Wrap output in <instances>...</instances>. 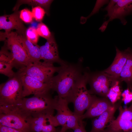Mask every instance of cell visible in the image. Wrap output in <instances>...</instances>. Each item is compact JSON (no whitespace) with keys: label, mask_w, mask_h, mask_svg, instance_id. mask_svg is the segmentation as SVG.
<instances>
[{"label":"cell","mask_w":132,"mask_h":132,"mask_svg":"<svg viewBox=\"0 0 132 132\" xmlns=\"http://www.w3.org/2000/svg\"><path fill=\"white\" fill-rule=\"evenodd\" d=\"M83 120H81L79 122V126L74 130V132H87L86 131Z\"/></svg>","instance_id":"31"},{"label":"cell","mask_w":132,"mask_h":132,"mask_svg":"<svg viewBox=\"0 0 132 132\" xmlns=\"http://www.w3.org/2000/svg\"><path fill=\"white\" fill-rule=\"evenodd\" d=\"M122 101L120 100L111 107L93 120L92 128L89 132H101L103 131L108 123L114 119V115Z\"/></svg>","instance_id":"15"},{"label":"cell","mask_w":132,"mask_h":132,"mask_svg":"<svg viewBox=\"0 0 132 132\" xmlns=\"http://www.w3.org/2000/svg\"><path fill=\"white\" fill-rule=\"evenodd\" d=\"M131 129L132 130V127Z\"/></svg>","instance_id":"35"},{"label":"cell","mask_w":132,"mask_h":132,"mask_svg":"<svg viewBox=\"0 0 132 132\" xmlns=\"http://www.w3.org/2000/svg\"><path fill=\"white\" fill-rule=\"evenodd\" d=\"M113 104L107 97H98L93 95L92 102L85 113L80 117L81 119L96 117L112 107Z\"/></svg>","instance_id":"14"},{"label":"cell","mask_w":132,"mask_h":132,"mask_svg":"<svg viewBox=\"0 0 132 132\" xmlns=\"http://www.w3.org/2000/svg\"><path fill=\"white\" fill-rule=\"evenodd\" d=\"M26 35L27 39L35 45L37 44L39 35L36 29L34 27H30L26 30Z\"/></svg>","instance_id":"23"},{"label":"cell","mask_w":132,"mask_h":132,"mask_svg":"<svg viewBox=\"0 0 132 132\" xmlns=\"http://www.w3.org/2000/svg\"><path fill=\"white\" fill-rule=\"evenodd\" d=\"M55 109L57 114L48 116L47 121L54 127L62 126L60 131L65 132L68 129L75 130L79 126L80 117L71 111L68 107V103L65 99L55 96Z\"/></svg>","instance_id":"4"},{"label":"cell","mask_w":132,"mask_h":132,"mask_svg":"<svg viewBox=\"0 0 132 132\" xmlns=\"http://www.w3.org/2000/svg\"><path fill=\"white\" fill-rule=\"evenodd\" d=\"M0 124L23 132H31L29 120L14 111L0 113Z\"/></svg>","instance_id":"10"},{"label":"cell","mask_w":132,"mask_h":132,"mask_svg":"<svg viewBox=\"0 0 132 132\" xmlns=\"http://www.w3.org/2000/svg\"><path fill=\"white\" fill-rule=\"evenodd\" d=\"M61 132V131H60V132Z\"/></svg>","instance_id":"34"},{"label":"cell","mask_w":132,"mask_h":132,"mask_svg":"<svg viewBox=\"0 0 132 132\" xmlns=\"http://www.w3.org/2000/svg\"></svg>","instance_id":"36"},{"label":"cell","mask_w":132,"mask_h":132,"mask_svg":"<svg viewBox=\"0 0 132 132\" xmlns=\"http://www.w3.org/2000/svg\"><path fill=\"white\" fill-rule=\"evenodd\" d=\"M5 31L2 33L6 34L15 29L18 34L26 35V29L17 11L10 15H5L0 17V29Z\"/></svg>","instance_id":"12"},{"label":"cell","mask_w":132,"mask_h":132,"mask_svg":"<svg viewBox=\"0 0 132 132\" xmlns=\"http://www.w3.org/2000/svg\"><path fill=\"white\" fill-rule=\"evenodd\" d=\"M14 67L15 65L11 53L4 44L0 51V73L9 78L12 77L16 74L12 69Z\"/></svg>","instance_id":"17"},{"label":"cell","mask_w":132,"mask_h":132,"mask_svg":"<svg viewBox=\"0 0 132 132\" xmlns=\"http://www.w3.org/2000/svg\"><path fill=\"white\" fill-rule=\"evenodd\" d=\"M119 81L120 82H125L128 88L132 90V49L131 48L126 62L121 72Z\"/></svg>","instance_id":"19"},{"label":"cell","mask_w":132,"mask_h":132,"mask_svg":"<svg viewBox=\"0 0 132 132\" xmlns=\"http://www.w3.org/2000/svg\"><path fill=\"white\" fill-rule=\"evenodd\" d=\"M17 34L16 32L12 31L6 34L0 32V41H5L4 44L11 53L15 67L19 69L27 67L33 63L17 39Z\"/></svg>","instance_id":"6"},{"label":"cell","mask_w":132,"mask_h":132,"mask_svg":"<svg viewBox=\"0 0 132 132\" xmlns=\"http://www.w3.org/2000/svg\"><path fill=\"white\" fill-rule=\"evenodd\" d=\"M126 132H132V130L131 129L128 131Z\"/></svg>","instance_id":"33"},{"label":"cell","mask_w":132,"mask_h":132,"mask_svg":"<svg viewBox=\"0 0 132 132\" xmlns=\"http://www.w3.org/2000/svg\"><path fill=\"white\" fill-rule=\"evenodd\" d=\"M16 73L21 80L23 87L22 96L49 92L51 85L43 83L26 74L18 71Z\"/></svg>","instance_id":"9"},{"label":"cell","mask_w":132,"mask_h":132,"mask_svg":"<svg viewBox=\"0 0 132 132\" xmlns=\"http://www.w3.org/2000/svg\"><path fill=\"white\" fill-rule=\"evenodd\" d=\"M53 0H17L12 10L17 11L20 6L22 4H27L35 7L40 6L44 9L46 13L49 14L50 5Z\"/></svg>","instance_id":"20"},{"label":"cell","mask_w":132,"mask_h":132,"mask_svg":"<svg viewBox=\"0 0 132 132\" xmlns=\"http://www.w3.org/2000/svg\"><path fill=\"white\" fill-rule=\"evenodd\" d=\"M122 98L121 100L127 104L132 101V90H130L129 88L125 90L121 94Z\"/></svg>","instance_id":"28"},{"label":"cell","mask_w":132,"mask_h":132,"mask_svg":"<svg viewBox=\"0 0 132 132\" xmlns=\"http://www.w3.org/2000/svg\"><path fill=\"white\" fill-rule=\"evenodd\" d=\"M0 132H23L21 131L0 124Z\"/></svg>","instance_id":"30"},{"label":"cell","mask_w":132,"mask_h":132,"mask_svg":"<svg viewBox=\"0 0 132 132\" xmlns=\"http://www.w3.org/2000/svg\"><path fill=\"white\" fill-rule=\"evenodd\" d=\"M36 29L39 35L47 40L52 35L47 26L42 22L38 24Z\"/></svg>","instance_id":"24"},{"label":"cell","mask_w":132,"mask_h":132,"mask_svg":"<svg viewBox=\"0 0 132 132\" xmlns=\"http://www.w3.org/2000/svg\"><path fill=\"white\" fill-rule=\"evenodd\" d=\"M89 72L85 71L81 78L75 85L65 99L74 105L75 114L80 117L87 110L92 100L93 95L87 88Z\"/></svg>","instance_id":"5"},{"label":"cell","mask_w":132,"mask_h":132,"mask_svg":"<svg viewBox=\"0 0 132 132\" xmlns=\"http://www.w3.org/2000/svg\"><path fill=\"white\" fill-rule=\"evenodd\" d=\"M118 0H111L109 1L107 5L105 8L102 9L103 11H106L107 12V14L105 16L106 18L108 17L109 18L111 16L113 9L116 4Z\"/></svg>","instance_id":"27"},{"label":"cell","mask_w":132,"mask_h":132,"mask_svg":"<svg viewBox=\"0 0 132 132\" xmlns=\"http://www.w3.org/2000/svg\"><path fill=\"white\" fill-rule=\"evenodd\" d=\"M41 60L53 63H57L61 66L66 65L67 62L62 60L59 55L57 46L53 35L44 45L40 46Z\"/></svg>","instance_id":"13"},{"label":"cell","mask_w":132,"mask_h":132,"mask_svg":"<svg viewBox=\"0 0 132 132\" xmlns=\"http://www.w3.org/2000/svg\"><path fill=\"white\" fill-rule=\"evenodd\" d=\"M48 116L43 115L30 119L31 132H41L47 121Z\"/></svg>","instance_id":"21"},{"label":"cell","mask_w":132,"mask_h":132,"mask_svg":"<svg viewBox=\"0 0 132 132\" xmlns=\"http://www.w3.org/2000/svg\"><path fill=\"white\" fill-rule=\"evenodd\" d=\"M116 54L111 65L103 71L118 80L122 69L125 65L131 48H128L124 51L120 50L116 47Z\"/></svg>","instance_id":"16"},{"label":"cell","mask_w":132,"mask_h":132,"mask_svg":"<svg viewBox=\"0 0 132 132\" xmlns=\"http://www.w3.org/2000/svg\"><path fill=\"white\" fill-rule=\"evenodd\" d=\"M119 83L118 82L110 88L107 96V97L113 104L120 99L121 92L118 86Z\"/></svg>","instance_id":"22"},{"label":"cell","mask_w":132,"mask_h":132,"mask_svg":"<svg viewBox=\"0 0 132 132\" xmlns=\"http://www.w3.org/2000/svg\"><path fill=\"white\" fill-rule=\"evenodd\" d=\"M20 17L21 20L26 23L32 22L33 17L32 12L27 9H24L21 11Z\"/></svg>","instance_id":"26"},{"label":"cell","mask_w":132,"mask_h":132,"mask_svg":"<svg viewBox=\"0 0 132 132\" xmlns=\"http://www.w3.org/2000/svg\"><path fill=\"white\" fill-rule=\"evenodd\" d=\"M32 12L33 18L38 22H41L43 20L46 13L44 9L40 6L33 7Z\"/></svg>","instance_id":"25"},{"label":"cell","mask_w":132,"mask_h":132,"mask_svg":"<svg viewBox=\"0 0 132 132\" xmlns=\"http://www.w3.org/2000/svg\"><path fill=\"white\" fill-rule=\"evenodd\" d=\"M41 132H57L55 127L52 124L49 123L46 124L44 126Z\"/></svg>","instance_id":"29"},{"label":"cell","mask_w":132,"mask_h":132,"mask_svg":"<svg viewBox=\"0 0 132 132\" xmlns=\"http://www.w3.org/2000/svg\"><path fill=\"white\" fill-rule=\"evenodd\" d=\"M55 100L49 92L38 94L29 98H23L14 111L28 120L43 115H53Z\"/></svg>","instance_id":"1"},{"label":"cell","mask_w":132,"mask_h":132,"mask_svg":"<svg viewBox=\"0 0 132 132\" xmlns=\"http://www.w3.org/2000/svg\"><path fill=\"white\" fill-rule=\"evenodd\" d=\"M61 66H55L53 63L44 61L32 63L18 70V71L33 77L41 82L50 84L54 74L58 72Z\"/></svg>","instance_id":"8"},{"label":"cell","mask_w":132,"mask_h":132,"mask_svg":"<svg viewBox=\"0 0 132 132\" xmlns=\"http://www.w3.org/2000/svg\"><path fill=\"white\" fill-rule=\"evenodd\" d=\"M118 82V79L103 71L89 72L88 80L90 87L89 91L91 95L107 97L110 88Z\"/></svg>","instance_id":"7"},{"label":"cell","mask_w":132,"mask_h":132,"mask_svg":"<svg viewBox=\"0 0 132 132\" xmlns=\"http://www.w3.org/2000/svg\"><path fill=\"white\" fill-rule=\"evenodd\" d=\"M17 38L32 62L34 63L40 61V46L33 44L27 39L26 35L18 34Z\"/></svg>","instance_id":"18"},{"label":"cell","mask_w":132,"mask_h":132,"mask_svg":"<svg viewBox=\"0 0 132 132\" xmlns=\"http://www.w3.org/2000/svg\"><path fill=\"white\" fill-rule=\"evenodd\" d=\"M53 77L51 85L52 89L56 91L58 96L65 99L75 85L81 78L84 71L81 61L76 64L67 62Z\"/></svg>","instance_id":"2"},{"label":"cell","mask_w":132,"mask_h":132,"mask_svg":"<svg viewBox=\"0 0 132 132\" xmlns=\"http://www.w3.org/2000/svg\"><path fill=\"white\" fill-rule=\"evenodd\" d=\"M132 13V0H118L110 16L104 22L99 29L102 32L106 29L109 22L115 19H118L125 25L127 23L125 17Z\"/></svg>","instance_id":"11"},{"label":"cell","mask_w":132,"mask_h":132,"mask_svg":"<svg viewBox=\"0 0 132 132\" xmlns=\"http://www.w3.org/2000/svg\"><path fill=\"white\" fill-rule=\"evenodd\" d=\"M20 78L16 73L13 77L0 85V113L15 110L23 98Z\"/></svg>","instance_id":"3"},{"label":"cell","mask_w":132,"mask_h":132,"mask_svg":"<svg viewBox=\"0 0 132 132\" xmlns=\"http://www.w3.org/2000/svg\"><path fill=\"white\" fill-rule=\"evenodd\" d=\"M101 132H124L122 131H115L107 128Z\"/></svg>","instance_id":"32"}]
</instances>
